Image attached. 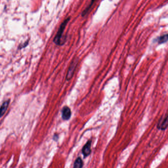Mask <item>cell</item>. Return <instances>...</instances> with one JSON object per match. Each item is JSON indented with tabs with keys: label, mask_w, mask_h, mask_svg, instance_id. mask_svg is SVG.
I'll list each match as a JSON object with an SVG mask.
<instances>
[{
	"label": "cell",
	"mask_w": 168,
	"mask_h": 168,
	"mask_svg": "<svg viewBox=\"0 0 168 168\" xmlns=\"http://www.w3.org/2000/svg\"><path fill=\"white\" fill-rule=\"evenodd\" d=\"M78 62H79V59L77 58H76L75 59H73L72 62H71V64L69 65L68 71L67 72V76H66V80L69 81V80H71V79H72L75 70L76 69V67H77Z\"/></svg>",
	"instance_id": "cell-2"
},
{
	"label": "cell",
	"mask_w": 168,
	"mask_h": 168,
	"mask_svg": "<svg viewBox=\"0 0 168 168\" xmlns=\"http://www.w3.org/2000/svg\"><path fill=\"white\" fill-rule=\"evenodd\" d=\"M53 140L55 141H57L59 139V135L57 134H55L54 135L53 137Z\"/></svg>",
	"instance_id": "cell-10"
},
{
	"label": "cell",
	"mask_w": 168,
	"mask_h": 168,
	"mask_svg": "<svg viewBox=\"0 0 168 168\" xmlns=\"http://www.w3.org/2000/svg\"><path fill=\"white\" fill-rule=\"evenodd\" d=\"M168 126V116L166 115L165 117H162L160 119L157 127L158 129L164 131L167 129Z\"/></svg>",
	"instance_id": "cell-3"
},
{
	"label": "cell",
	"mask_w": 168,
	"mask_h": 168,
	"mask_svg": "<svg viewBox=\"0 0 168 168\" xmlns=\"http://www.w3.org/2000/svg\"><path fill=\"white\" fill-rule=\"evenodd\" d=\"M83 166V162L81 158H77L76 160L74 162L73 168H82Z\"/></svg>",
	"instance_id": "cell-7"
},
{
	"label": "cell",
	"mask_w": 168,
	"mask_h": 168,
	"mask_svg": "<svg viewBox=\"0 0 168 168\" xmlns=\"http://www.w3.org/2000/svg\"><path fill=\"white\" fill-rule=\"evenodd\" d=\"M96 0H91V3L89 5L88 7H87L86 9H84V11H83L82 14V16H84L85 15H86L88 13V11H89V9L91 8L92 5H93L94 3L95 2Z\"/></svg>",
	"instance_id": "cell-9"
},
{
	"label": "cell",
	"mask_w": 168,
	"mask_h": 168,
	"mask_svg": "<svg viewBox=\"0 0 168 168\" xmlns=\"http://www.w3.org/2000/svg\"><path fill=\"white\" fill-rule=\"evenodd\" d=\"M9 103H10V100H7L4 102L0 107V118H2L5 114L8 108Z\"/></svg>",
	"instance_id": "cell-6"
},
{
	"label": "cell",
	"mask_w": 168,
	"mask_h": 168,
	"mask_svg": "<svg viewBox=\"0 0 168 168\" xmlns=\"http://www.w3.org/2000/svg\"><path fill=\"white\" fill-rule=\"evenodd\" d=\"M69 20H70V18H67L61 24L58 31L57 33V34L53 40V42L56 45L62 46L65 43V42L62 40L63 33H64V30H65L66 27L68 23L69 22Z\"/></svg>",
	"instance_id": "cell-1"
},
{
	"label": "cell",
	"mask_w": 168,
	"mask_h": 168,
	"mask_svg": "<svg viewBox=\"0 0 168 168\" xmlns=\"http://www.w3.org/2000/svg\"><path fill=\"white\" fill-rule=\"evenodd\" d=\"M168 40V35L166 34L165 35H162L161 36L159 37L156 39V41H157L158 44H162L166 43Z\"/></svg>",
	"instance_id": "cell-8"
},
{
	"label": "cell",
	"mask_w": 168,
	"mask_h": 168,
	"mask_svg": "<svg viewBox=\"0 0 168 168\" xmlns=\"http://www.w3.org/2000/svg\"><path fill=\"white\" fill-rule=\"evenodd\" d=\"M91 144H92V141L91 140H89L86 143L84 147H83L82 153L83 155L84 158L87 157L91 154Z\"/></svg>",
	"instance_id": "cell-4"
},
{
	"label": "cell",
	"mask_w": 168,
	"mask_h": 168,
	"mask_svg": "<svg viewBox=\"0 0 168 168\" xmlns=\"http://www.w3.org/2000/svg\"><path fill=\"white\" fill-rule=\"evenodd\" d=\"M61 112L62 118L63 120L66 121L69 120L72 115V111L69 107L67 106L63 107L62 109Z\"/></svg>",
	"instance_id": "cell-5"
}]
</instances>
